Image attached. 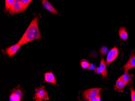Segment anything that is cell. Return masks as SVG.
Instances as JSON below:
<instances>
[{"instance_id":"3","label":"cell","mask_w":135,"mask_h":101,"mask_svg":"<svg viewBox=\"0 0 135 101\" xmlns=\"http://www.w3.org/2000/svg\"><path fill=\"white\" fill-rule=\"evenodd\" d=\"M102 88H95L88 89L83 93V96L85 100H89L90 99L96 96L102 89Z\"/></svg>"},{"instance_id":"13","label":"cell","mask_w":135,"mask_h":101,"mask_svg":"<svg viewBox=\"0 0 135 101\" xmlns=\"http://www.w3.org/2000/svg\"><path fill=\"white\" fill-rule=\"evenodd\" d=\"M100 68L101 71V74L102 76L104 78H106L107 76V71L106 63L103 58H102Z\"/></svg>"},{"instance_id":"2","label":"cell","mask_w":135,"mask_h":101,"mask_svg":"<svg viewBox=\"0 0 135 101\" xmlns=\"http://www.w3.org/2000/svg\"><path fill=\"white\" fill-rule=\"evenodd\" d=\"M45 87L41 85L40 87L36 88L34 95V100L37 101H41L42 100L47 101L49 99L47 92Z\"/></svg>"},{"instance_id":"18","label":"cell","mask_w":135,"mask_h":101,"mask_svg":"<svg viewBox=\"0 0 135 101\" xmlns=\"http://www.w3.org/2000/svg\"><path fill=\"white\" fill-rule=\"evenodd\" d=\"M100 52L101 54L104 55H107V53H108V48L106 46L102 47L100 50Z\"/></svg>"},{"instance_id":"8","label":"cell","mask_w":135,"mask_h":101,"mask_svg":"<svg viewBox=\"0 0 135 101\" xmlns=\"http://www.w3.org/2000/svg\"><path fill=\"white\" fill-rule=\"evenodd\" d=\"M43 6L47 10L50 11V12L53 13L54 15H57L58 13L56 10L55 9L54 7L52 6L50 2H49L47 0H40Z\"/></svg>"},{"instance_id":"17","label":"cell","mask_w":135,"mask_h":101,"mask_svg":"<svg viewBox=\"0 0 135 101\" xmlns=\"http://www.w3.org/2000/svg\"><path fill=\"white\" fill-rule=\"evenodd\" d=\"M90 63L88 62L87 60L83 59L81 61V65L83 69H87Z\"/></svg>"},{"instance_id":"20","label":"cell","mask_w":135,"mask_h":101,"mask_svg":"<svg viewBox=\"0 0 135 101\" xmlns=\"http://www.w3.org/2000/svg\"><path fill=\"white\" fill-rule=\"evenodd\" d=\"M131 90V99L132 101H135V91L133 88L130 89Z\"/></svg>"},{"instance_id":"14","label":"cell","mask_w":135,"mask_h":101,"mask_svg":"<svg viewBox=\"0 0 135 101\" xmlns=\"http://www.w3.org/2000/svg\"><path fill=\"white\" fill-rule=\"evenodd\" d=\"M119 34L120 39L125 41L128 39V34L127 32L126 27H120L119 29Z\"/></svg>"},{"instance_id":"16","label":"cell","mask_w":135,"mask_h":101,"mask_svg":"<svg viewBox=\"0 0 135 101\" xmlns=\"http://www.w3.org/2000/svg\"><path fill=\"white\" fill-rule=\"evenodd\" d=\"M33 0H20V2L23 7L24 11L27 9L29 5L32 2Z\"/></svg>"},{"instance_id":"15","label":"cell","mask_w":135,"mask_h":101,"mask_svg":"<svg viewBox=\"0 0 135 101\" xmlns=\"http://www.w3.org/2000/svg\"><path fill=\"white\" fill-rule=\"evenodd\" d=\"M16 0H5V10L9 11L10 8L15 3Z\"/></svg>"},{"instance_id":"7","label":"cell","mask_w":135,"mask_h":101,"mask_svg":"<svg viewBox=\"0 0 135 101\" xmlns=\"http://www.w3.org/2000/svg\"><path fill=\"white\" fill-rule=\"evenodd\" d=\"M21 46V45L18 43L14 44L11 46L7 47L5 50V52L8 56L9 57H12L13 56L16 54V53L18 51Z\"/></svg>"},{"instance_id":"1","label":"cell","mask_w":135,"mask_h":101,"mask_svg":"<svg viewBox=\"0 0 135 101\" xmlns=\"http://www.w3.org/2000/svg\"><path fill=\"white\" fill-rule=\"evenodd\" d=\"M38 17H34L17 43L22 46L35 40H39L42 38L38 28Z\"/></svg>"},{"instance_id":"5","label":"cell","mask_w":135,"mask_h":101,"mask_svg":"<svg viewBox=\"0 0 135 101\" xmlns=\"http://www.w3.org/2000/svg\"><path fill=\"white\" fill-rule=\"evenodd\" d=\"M23 7L20 2V0H16L15 3L9 9V13L11 15L17 14L24 12Z\"/></svg>"},{"instance_id":"19","label":"cell","mask_w":135,"mask_h":101,"mask_svg":"<svg viewBox=\"0 0 135 101\" xmlns=\"http://www.w3.org/2000/svg\"><path fill=\"white\" fill-rule=\"evenodd\" d=\"M101 100V95L100 93H98L96 96L88 100L89 101H100Z\"/></svg>"},{"instance_id":"9","label":"cell","mask_w":135,"mask_h":101,"mask_svg":"<svg viewBox=\"0 0 135 101\" xmlns=\"http://www.w3.org/2000/svg\"><path fill=\"white\" fill-rule=\"evenodd\" d=\"M134 67H135V55L133 52L132 55H130L129 60L123 68H125V70L128 71Z\"/></svg>"},{"instance_id":"4","label":"cell","mask_w":135,"mask_h":101,"mask_svg":"<svg viewBox=\"0 0 135 101\" xmlns=\"http://www.w3.org/2000/svg\"><path fill=\"white\" fill-rule=\"evenodd\" d=\"M9 96V101H20L22 98V91L20 87H16V88L12 90Z\"/></svg>"},{"instance_id":"6","label":"cell","mask_w":135,"mask_h":101,"mask_svg":"<svg viewBox=\"0 0 135 101\" xmlns=\"http://www.w3.org/2000/svg\"><path fill=\"white\" fill-rule=\"evenodd\" d=\"M119 50L117 47H114L108 52L106 63L108 65L116 59L118 56Z\"/></svg>"},{"instance_id":"21","label":"cell","mask_w":135,"mask_h":101,"mask_svg":"<svg viewBox=\"0 0 135 101\" xmlns=\"http://www.w3.org/2000/svg\"><path fill=\"white\" fill-rule=\"evenodd\" d=\"M88 68L89 69V70H94L95 69V67L94 64H92V63H90Z\"/></svg>"},{"instance_id":"22","label":"cell","mask_w":135,"mask_h":101,"mask_svg":"<svg viewBox=\"0 0 135 101\" xmlns=\"http://www.w3.org/2000/svg\"><path fill=\"white\" fill-rule=\"evenodd\" d=\"M94 71L95 73L98 74L101 73V71L100 68V67L95 68Z\"/></svg>"},{"instance_id":"11","label":"cell","mask_w":135,"mask_h":101,"mask_svg":"<svg viewBox=\"0 0 135 101\" xmlns=\"http://www.w3.org/2000/svg\"><path fill=\"white\" fill-rule=\"evenodd\" d=\"M44 77L45 82H48L53 85H57L56 78L53 73L51 72L45 73L44 75Z\"/></svg>"},{"instance_id":"12","label":"cell","mask_w":135,"mask_h":101,"mask_svg":"<svg viewBox=\"0 0 135 101\" xmlns=\"http://www.w3.org/2000/svg\"><path fill=\"white\" fill-rule=\"evenodd\" d=\"M125 73L123 75L121 76V79L126 84H127L129 83L133 82V77H134L133 75H130L128 73V71L125 70Z\"/></svg>"},{"instance_id":"10","label":"cell","mask_w":135,"mask_h":101,"mask_svg":"<svg viewBox=\"0 0 135 101\" xmlns=\"http://www.w3.org/2000/svg\"><path fill=\"white\" fill-rule=\"evenodd\" d=\"M126 85L120 77L116 81V84L114 86V90L116 91L117 89H119V92H123V89Z\"/></svg>"}]
</instances>
